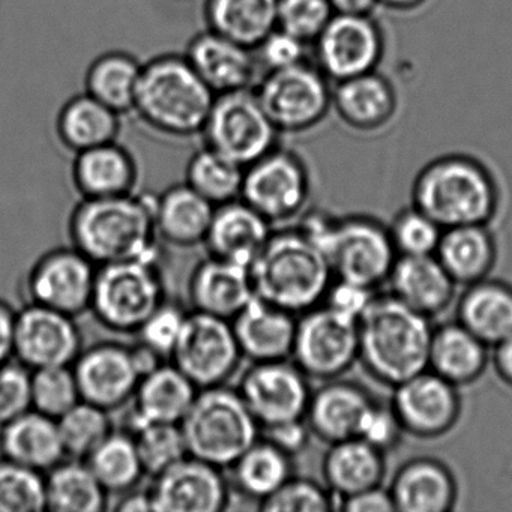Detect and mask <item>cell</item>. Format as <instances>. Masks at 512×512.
I'll return each instance as SVG.
<instances>
[{
    "instance_id": "cell-1",
    "label": "cell",
    "mask_w": 512,
    "mask_h": 512,
    "mask_svg": "<svg viewBox=\"0 0 512 512\" xmlns=\"http://www.w3.org/2000/svg\"><path fill=\"white\" fill-rule=\"evenodd\" d=\"M430 320L391 293H376L358 320V362L376 382L389 388L428 370Z\"/></svg>"
},
{
    "instance_id": "cell-2",
    "label": "cell",
    "mask_w": 512,
    "mask_h": 512,
    "mask_svg": "<svg viewBox=\"0 0 512 512\" xmlns=\"http://www.w3.org/2000/svg\"><path fill=\"white\" fill-rule=\"evenodd\" d=\"M502 194L491 170L478 158L446 154L425 164L412 185V205L443 230L488 226L499 214Z\"/></svg>"
},
{
    "instance_id": "cell-3",
    "label": "cell",
    "mask_w": 512,
    "mask_h": 512,
    "mask_svg": "<svg viewBox=\"0 0 512 512\" xmlns=\"http://www.w3.org/2000/svg\"><path fill=\"white\" fill-rule=\"evenodd\" d=\"M248 269L254 296L295 316L322 305L335 278L325 254L296 227L272 232Z\"/></svg>"
},
{
    "instance_id": "cell-4",
    "label": "cell",
    "mask_w": 512,
    "mask_h": 512,
    "mask_svg": "<svg viewBox=\"0 0 512 512\" xmlns=\"http://www.w3.org/2000/svg\"><path fill=\"white\" fill-rule=\"evenodd\" d=\"M215 97L184 53H164L143 64L133 113L160 136L193 139L200 137Z\"/></svg>"
},
{
    "instance_id": "cell-5",
    "label": "cell",
    "mask_w": 512,
    "mask_h": 512,
    "mask_svg": "<svg viewBox=\"0 0 512 512\" xmlns=\"http://www.w3.org/2000/svg\"><path fill=\"white\" fill-rule=\"evenodd\" d=\"M155 197L82 199L68 221L73 247L97 266L157 253Z\"/></svg>"
},
{
    "instance_id": "cell-6",
    "label": "cell",
    "mask_w": 512,
    "mask_h": 512,
    "mask_svg": "<svg viewBox=\"0 0 512 512\" xmlns=\"http://www.w3.org/2000/svg\"><path fill=\"white\" fill-rule=\"evenodd\" d=\"M179 425L188 455L220 469H230L260 439L259 422L238 389L226 385L199 389Z\"/></svg>"
},
{
    "instance_id": "cell-7",
    "label": "cell",
    "mask_w": 512,
    "mask_h": 512,
    "mask_svg": "<svg viewBox=\"0 0 512 512\" xmlns=\"http://www.w3.org/2000/svg\"><path fill=\"white\" fill-rule=\"evenodd\" d=\"M166 299L158 254L98 266L91 313L115 334H137Z\"/></svg>"
},
{
    "instance_id": "cell-8",
    "label": "cell",
    "mask_w": 512,
    "mask_h": 512,
    "mask_svg": "<svg viewBox=\"0 0 512 512\" xmlns=\"http://www.w3.org/2000/svg\"><path fill=\"white\" fill-rule=\"evenodd\" d=\"M280 136L253 88L217 95L200 133L202 145L244 169L277 148Z\"/></svg>"
},
{
    "instance_id": "cell-9",
    "label": "cell",
    "mask_w": 512,
    "mask_h": 512,
    "mask_svg": "<svg viewBox=\"0 0 512 512\" xmlns=\"http://www.w3.org/2000/svg\"><path fill=\"white\" fill-rule=\"evenodd\" d=\"M253 89L280 134L307 133L332 109L331 82L308 61L266 71Z\"/></svg>"
},
{
    "instance_id": "cell-10",
    "label": "cell",
    "mask_w": 512,
    "mask_h": 512,
    "mask_svg": "<svg viewBox=\"0 0 512 512\" xmlns=\"http://www.w3.org/2000/svg\"><path fill=\"white\" fill-rule=\"evenodd\" d=\"M310 197L307 163L281 143L245 167L241 199L272 226L298 220L307 211Z\"/></svg>"
},
{
    "instance_id": "cell-11",
    "label": "cell",
    "mask_w": 512,
    "mask_h": 512,
    "mask_svg": "<svg viewBox=\"0 0 512 512\" xmlns=\"http://www.w3.org/2000/svg\"><path fill=\"white\" fill-rule=\"evenodd\" d=\"M323 254L335 278L373 290L386 284L398 257L388 226L370 215L338 217Z\"/></svg>"
},
{
    "instance_id": "cell-12",
    "label": "cell",
    "mask_w": 512,
    "mask_h": 512,
    "mask_svg": "<svg viewBox=\"0 0 512 512\" xmlns=\"http://www.w3.org/2000/svg\"><path fill=\"white\" fill-rule=\"evenodd\" d=\"M359 358L358 322L326 305L298 316L292 359L308 379H340Z\"/></svg>"
},
{
    "instance_id": "cell-13",
    "label": "cell",
    "mask_w": 512,
    "mask_h": 512,
    "mask_svg": "<svg viewBox=\"0 0 512 512\" xmlns=\"http://www.w3.org/2000/svg\"><path fill=\"white\" fill-rule=\"evenodd\" d=\"M232 322L209 314L188 313L170 362L197 389L223 386L242 361Z\"/></svg>"
},
{
    "instance_id": "cell-14",
    "label": "cell",
    "mask_w": 512,
    "mask_h": 512,
    "mask_svg": "<svg viewBox=\"0 0 512 512\" xmlns=\"http://www.w3.org/2000/svg\"><path fill=\"white\" fill-rule=\"evenodd\" d=\"M314 64L337 83L376 71L385 53V35L373 16L334 14L313 44Z\"/></svg>"
},
{
    "instance_id": "cell-15",
    "label": "cell",
    "mask_w": 512,
    "mask_h": 512,
    "mask_svg": "<svg viewBox=\"0 0 512 512\" xmlns=\"http://www.w3.org/2000/svg\"><path fill=\"white\" fill-rule=\"evenodd\" d=\"M238 392L259 422L260 430L305 419L311 398L310 379L295 362H257L245 371Z\"/></svg>"
},
{
    "instance_id": "cell-16",
    "label": "cell",
    "mask_w": 512,
    "mask_h": 512,
    "mask_svg": "<svg viewBox=\"0 0 512 512\" xmlns=\"http://www.w3.org/2000/svg\"><path fill=\"white\" fill-rule=\"evenodd\" d=\"M97 271L98 266L74 247L49 251L29 271V304L82 316L91 310Z\"/></svg>"
},
{
    "instance_id": "cell-17",
    "label": "cell",
    "mask_w": 512,
    "mask_h": 512,
    "mask_svg": "<svg viewBox=\"0 0 512 512\" xmlns=\"http://www.w3.org/2000/svg\"><path fill=\"white\" fill-rule=\"evenodd\" d=\"M391 406L404 433L419 439L445 436L461 418L458 386L431 370L422 371L394 386Z\"/></svg>"
},
{
    "instance_id": "cell-18",
    "label": "cell",
    "mask_w": 512,
    "mask_h": 512,
    "mask_svg": "<svg viewBox=\"0 0 512 512\" xmlns=\"http://www.w3.org/2000/svg\"><path fill=\"white\" fill-rule=\"evenodd\" d=\"M82 352L76 317L37 304L16 313L14 356L29 370L70 367Z\"/></svg>"
},
{
    "instance_id": "cell-19",
    "label": "cell",
    "mask_w": 512,
    "mask_h": 512,
    "mask_svg": "<svg viewBox=\"0 0 512 512\" xmlns=\"http://www.w3.org/2000/svg\"><path fill=\"white\" fill-rule=\"evenodd\" d=\"M71 367L82 400L107 412L131 403L142 379L131 347L119 343H100L82 350Z\"/></svg>"
},
{
    "instance_id": "cell-20",
    "label": "cell",
    "mask_w": 512,
    "mask_h": 512,
    "mask_svg": "<svg viewBox=\"0 0 512 512\" xmlns=\"http://www.w3.org/2000/svg\"><path fill=\"white\" fill-rule=\"evenodd\" d=\"M220 467L188 455L149 490L154 512H221L230 502V482Z\"/></svg>"
},
{
    "instance_id": "cell-21",
    "label": "cell",
    "mask_w": 512,
    "mask_h": 512,
    "mask_svg": "<svg viewBox=\"0 0 512 512\" xmlns=\"http://www.w3.org/2000/svg\"><path fill=\"white\" fill-rule=\"evenodd\" d=\"M184 56L215 95L254 88L259 80L254 50L209 29L188 41Z\"/></svg>"
},
{
    "instance_id": "cell-22",
    "label": "cell",
    "mask_w": 512,
    "mask_h": 512,
    "mask_svg": "<svg viewBox=\"0 0 512 512\" xmlns=\"http://www.w3.org/2000/svg\"><path fill=\"white\" fill-rule=\"evenodd\" d=\"M254 298L250 269L214 256L196 266L188 283L193 311L230 322Z\"/></svg>"
},
{
    "instance_id": "cell-23",
    "label": "cell",
    "mask_w": 512,
    "mask_h": 512,
    "mask_svg": "<svg viewBox=\"0 0 512 512\" xmlns=\"http://www.w3.org/2000/svg\"><path fill=\"white\" fill-rule=\"evenodd\" d=\"M386 284L398 301L428 319L445 313L457 295V283L431 256H398Z\"/></svg>"
},
{
    "instance_id": "cell-24",
    "label": "cell",
    "mask_w": 512,
    "mask_h": 512,
    "mask_svg": "<svg viewBox=\"0 0 512 512\" xmlns=\"http://www.w3.org/2000/svg\"><path fill=\"white\" fill-rule=\"evenodd\" d=\"M388 490L397 512H449L458 500L457 478L433 457H416L401 464Z\"/></svg>"
},
{
    "instance_id": "cell-25",
    "label": "cell",
    "mask_w": 512,
    "mask_h": 512,
    "mask_svg": "<svg viewBox=\"0 0 512 512\" xmlns=\"http://www.w3.org/2000/svg\"><path fill=\"white\" fill-rule=\"evenodd\" d=\"M374 398L367 389L347 380L323 382L311 392L305 422L311 434L332 445L358 436L359 425Z\"/></svg>"
},
{
    "instance_id": "cell-26",
    "label": "cell",
    "mask_w": 512,
    "mask_h": 512,
    "mask_svg": "<svg viewBox=\"0 0 512 512\" xmlns=\"http://www.w3.org/2000/svg\"><path fill=\"white\" fill-rule=\"evenodd\" d=\"M332 110L352 130L374 133L391 124L397 115V91L391 80L371 71L334 83Z\"/></svg>"
},
{
    "instance_id": "cell-27",
    "label": "cell",
    "mask_w": 512,
    "mask_h": 512,
    "mask_svg": "<svg viewBox=\"0 0 512 512\" xmlns=\"http://www.w3.org/2000/svg\"><path fill=\"white\" fill-rule=\"evenodd\" d=\"M296 323L295 314L254 298L232 320L242 358L251 364L290 359Z\"/></svg>"
},
{
    "instance_id": "cell-28",
    "label": "cell",
    "mask_w": 512,
    "mask_h": 512,
    "mask_svg": "<svg viewBox=\"0 0 512 512\" xmlns=\"http://www.w3.org/2000/svg\"><path fill=\"white\" fill-rule=\"evenodd\" d=\"M74 188L82 199H110L136 193L139 166L118 140L74 154Z\"/></svg>"
},
{
    "instance_id": "cell-29",
    "label": "cell",
    "mask_w": 512,
    "mask_h": 512,
    "mask_svg": "<svg viewBox=\"0 0 512 512\" xmlns=\"http://www.w3.org/2000/svg\"><path fill=\"white\" fill-rule=\"evenodd\" d=\"M272 232L269 221L238 199L215 208L205 245L211 256L250 268Z\"/></svg>"
},
{
    "instance_id": "cell-30",
    "label": "cell",
    "mask_w": 512,
    "mask_h": 512,
    "mask_svg": "<svg viewBox=\"0 0 512 512\" xmlns=\"http://www.w3.org/2000/svg\"><path fill=\"white\" fill-rule=\"evenodd\" d=\"M215 206L188 184H176L155 197L157 239L170 247L191 250L205 245Z\"/></svg>"
},
{
    "instance_id": "cell-31",
    "label": "cell",
    "mask_w": 512,
    "mask_h": 512,
    "mask_svg": "<svg viewBox=\"0 0 512 512\" xmlns=\"http://www.w3.org/2000/svg\"><path fill=\"white\" fill-rule=\"evenodd\" d=\"M0 454L40 473L67 458L58 421L34 409L0 427Z\"/></svg>"
},
{
    "instance_id": "cell-32",
    "label": "cell",
    "mask_w": 512,
    "mask_h": 512,
    "mask_svg": "<svg viewBox=\"0 0 512 512\" xmlns=\"http://www.w3.org/2000/svg\"><path fill=\"white\" fill-rule=\"evenodd\" d=\"M199 389L175 365L161 364L140 379L133 397L131 428L149 422L181 424Z\"/></svg>"
},
{
    "instance_id": "cell-33",
    "label": "cell",
    "mask_w": 512,
    "mask_h": 512,
    "mask_svg": "<svg viewBox=\"0 0 512 512\" xmlns=\"http://www.w3.org/2000/svg\"><path fill=\"white\" fill-rule=\"evenodd\" d=\"M322 475L325 487L335 499H344L359 491L383 484L386 476V454L359 437L329 445L323 457Z\"/></svg>"
},
{
    "instance_id": "cell-34",
    "label": "cell",
    "mask_w": 512,
    "mask_h": 512,
    "mask_svg": "<svg viewBox=\"0 0 512 512\" xmlns=\"http://www.w3.org/2000/svg\"><path fill=\"white\" fill-rule=\"evenodd\" d=\"M490 347L461 323H443L433 328L428 370L439 374L452 385L467 386L481 379L487 370Z\"/></svg>"
},
{
    "instance_id": "cell-35",
    "label": "cell",
    "mask_w": 512,
    "mask_h": 512,
    "mask_svg": "<svg viewBox=\"0 0 512 512\" xmlns=\"http://www.w3.org/2000/svg\"><path fill=\"white\" fill-rule=\"evenodd\" d=\"M457 322L494 347L512 334V286L484 278L469 284L457 301Z\"/></svg>"
},
{
    "instance_id": "cell-36",
    "label": "cell",
    "mask_w": 512,
    "mask_h": 512,
    "mask_svg": "<svg viewBox=\"0 0 512 512\" xmlns=\"http://www.w3.org/2000/svg\"><path fill=\"white\" fill-rule=\"evenodd\" d=\"M56 136L73 154L118 140L121 115L88 92L65 101L56 116Z\"/></svg>"
},
{
    "instance_id": "cell-37",
    "label": "cell",
    "mask_w": 512,
    "mask_h": 512,
    "mask_svg": "<svg viewBox=\"0 0 512 512\" xmlns=\"http://www.w3.org/2000/svg\"><path fill=\"white\" fill-rule=\"evenodd\" d=\"M434 256L457 286L484 280L497 262V244L488 226L445 229Z\"/></svg>"
},
{
    "instance_id": "cell-38",
    "label": "cell",
    "mask_w": 512,
    "mask_h": 512,
    "mask_svg": "<svg viewBox=\"0 0 512 512\" xmlns=\"http://www.w3.org/2000/svg\"><path fill=\"white\" fill-rule=\"evenodd\" d=\"M206 29L248 49L277 28V0H203Z\"/></svg>"
},
{
    "instance_id": "cell-39",
    "label": "cell",
    "mask_w": 512,
    "mask_h": 512,
    "mask_svg": "<svg viewBox=\"0 0 512 512\" xmlns=\"http://www.w3.org/2000/svg\"><path fill=\"white\" fill-rule=\"evenodd\" d=\"M143 62L122 50L101 53L89 64L85 92L124 116L133 113Z\"/></svg>"
},
{
    "instance_id": "cell-40",
    "label": "cell",
    "mask_w": 512,
    "mask_h": 512,
    "mask_svg": "<svg viewBox=\"0 0 512 512\" xmlns=\"http://www.w3.org/2000/svg\"><path fill=\"white\" fill-rule=\"evenodd\" d=\"M230 470L233 488L260 505L292 478L293 458L260 437Z\"/></svg>"
},
{
    "instance_id": "cell-41",
    "label": "cell",
    "mask_w": 512,
    "mask_h": 512,
    "mask_svg": "<svg viewBox=\"0 0 512 512\" xmlns=\"http://www.w3.org/2000/svg\"><path fill=\"white\" fill-rule=\"evenodd\" d=\"M46 511L103 512L109 493L83 460L65 458L47 472Z\"/></svg>"
},
{
    "instance_id": "cell-42",
    "label": "cell",
    "mask_w": 512,
    "mask_h": 512,
    "mask_svg": "<svg viewBox=\"0 0 512 512\" xmlns=\"http://www.w3.org/2000/svg\"><path fill=\"white\" fill-rule=\"evenodd\" d=\"M85 463L109 496L136 490L145 476L136 440L133 434L124 431H112L91 452Z\"/></svg>"
},
{
    "instance_id": "cell-43",
    "label": "cell",
    "mask_w": 512,
    "mask_h": 512,
    "mask_svg": "<svg viewBox=\"0 0 512 512\" xmlns=\"http://www.w3.org/2000/svg\"><path fill=\"white\" fill-rule=\"evenodd\" d=\"M244 172V167L202 145L188 160L185 184L217 208L241 199Z\"/></svg>"
},
{
    "instance_id": "cell-44",
    "label": "cell",
    "mask_w": 512,
    "mask_h": 512,
    "mask_svg": "<svg viewBox=\"0 0 512 512\" xmlns=\"http://www.w3.org/2000/svg\"><path fill=\"white\" fill-rule=\"evenodd\" d=\"M65 457L83 460L112 433L110 412L80 400L58 419Z\"/></svg>"
},
{
    "instance_id": "cell-45",
    "label": "cell",
    "mask_w": 512,
    "mask_h": 512,
    "mask_svg": "<svg viewBox=\"0 0 512 512\" xmlns=\"http://www.w3.org/2000/svg\"><path fill=\"white\" fill-rule=\"evenodd\" d=\"M136 440L145 475L152 478L188 457L187 443L179 424L149 422L130 431Z\"/></svg>"
},
{
    "instance_id": "cell-46",
    "label": "cell",
    "mask_w": 512,
    "mask_h": 512,
    "mask_svg": "<svg viewBox=\"0 0 512 512\" xmlns=\"http://www.w3.org/2000/svg\"><path fill=\"white\" fill-rule=\"evenodd\" d=\"M46 511V478L37 470L0 460V512Z\"/></svg>"
},
{
    "instance_id": "cell-47",
    "label": "cell",
    "mask_w": 512,
    "mask_h": 512,
    "mask_svg": "<svg viewBox=\"0 0 512 512\" xmlns=\"http://www.w3.org/2000/svg\"><path fill=\"white\" fill-rule=\"evenodd\" d=\"M32 409L58 421L80 397L73 367H49L32 371Z\"/></svg>"
},
{
    "instance_id": "cell-48",
    "label": "cell",
    "mask_w": 512,
    "mask_h": 512,
    "mask_svg": "<svg viewBox=\"0 0 512 512\" xmlns=\"http://www.w3.org/2000/svg\"><path fill=\"white\" fill-rule=\"evenodd\" d=\"M398 256H431L436 254L443 229L415 206L403 209L388 226Z\"/></svg>"
},
{
    "instance_id": "cell-49",
    "label": "cell",
    "mask_w": 512,
    "mask_h": 512,
    "mask_svg": "<svg viewBox=\"0 0 512 512\" xmlns=\"http://www.w3.org/2000/svg\"><path fill=\"white\" fill-rule=\"evenodd\" d=\"M263 512L337 511V499L313 479L292 476L283 487L259 505Z\"/></svg>"
},
{
    "instance_id": "cell-50",
    "label": "cell",
    "mask_w": 512,
    "mask_h": 512,
    "mask_svg": "<svg viewBox=\"0 0 512 512\" xmlns=\"http://www.w3.org/2000/svg\"><path fill=\"white\" fill-rule=\"evenodd\" d=\"M329 0H277V28L311 46L334 16Z\"/></svg>"
},
{
    "instance_id": "cell-51",
    "label": "cell",
    "mask_w": 512,
    "mask_h": 512,
    "mask_svg": "<svg viewBox=\"0 0 512 512\" xmlns=\"http://www.w3.org/2000/svg\"><path fill=\"white\" fill-rule=\"evenodd\" d=\"M187 316V311L181 305L164 301L137 331L139 343L154 350L161 358L170 359L181 337Z\"/></svg>"
},
{
    "instance_id": "cell-52",
    "label": "cell",
    "mask_w": 512,
    "mask_h": 512,
    "mask_svg": "<svg viewBox=\"0 0 512 512\" xmlns=\"http://www.w3.org/2000/svg\"><path fill=\"white\" fill-rule=\"evenodd\" d=\"M32 371L20 362L0 365V427L32 410Z\"/></svg>"
},
{
    "instance_id": "cell-53",
    "label": "cell",
    "mask_w": 512,
    "mask_h": 512,
    "mask_svg": "<svg viewBox=\"0 0 512 512\" xmlns=\"http://www.w3.org/2000/svg\"><path fill=\"white\" fill-rule=\"evenodd\" d=\"M404 434L406 433L391 404L377 403L374 400L362 418L356 437L379 449L383 454H388L400 445Z\"/></svg>"
},
{
    "instance_id": "cell-54",
    "label": "cell",
    "mask_w": 512,
    "mask_h": 512,
    "mask_svg": "<svg viewBox=\"0 0 512 512\" xmlns=\"http://www.w3.org/2000/svg\"><path fill=\"white\" fill-rule=\"evenodd\" d=\"M308 44L290 35L283 29L275 28L269 32L259 46L254 49L259 67L263 71L283 70L307 61Z\"/></svg>"
},
{
    "instance_id": "cell-55",
    "label": "cell",
    "mask_w": 512,
    "mask_h": 512,
    "mask_svg": "<svg viewBox=\"0 0 512 512\" xmlns=\"http://www.w3.org/2000/svg\"><path fill=\"white\" fill-rule=\"evenodd\" d=\"M376 293V290L362 286V284L334 278L328 292H326L323 305L337 311L341 316L349 317V319L358 322L367 310L368 305L373 301Z\"/></svg>"
},
{
    "instance_id": "cell-56",
    "label": "cell",
    "mask_w": 512,
    "mask_h": 512,
    "mask_svg": "<svg viewBox=\"0 0 512 512\" xmlns=\"http://www.w3.org/2000/svg\"><path fill=\"white\" fill-rule=\"evenodd\" d=\"M311 436L313 434H311L305 419L283 422V424L272 425V427L260 430V437L268 440L269 443L277 446L284 454L292 458L307 449Z\"/></svg>"
},
{
    "instance_id": "cell-57",
    "label": "cell",
    "mask_w": 512,
    "mask_h": 512,
    "mask_svg": "<svg viewBox=\"0 0 512 512\" xmlns=\"http://www.w3.org/2000/svg\"><path fill=\"white\" fill-rule=\"evenodd\" d=\"M337 509L344 512H397L391 493L383 485L338 500Z\"/></svg>"
},
{
    "instance_id": "cell-58",
    "label": "cell",
    "mask_w": 512,
    "mask_h": 512,
    "mask_svg": "<svg viewBox=\"0 0 512 512\" xmlns=\"http://www.w3.org/2000/svg\"><path fill=\"white\" fill-rule=\"evenodd\" d=\"M14 325L16 311L7 302L0 301V365L14 356Z\"/></svg>"
},
{
    "instance_id": "cell-59",
    "label": "cell",
    "mask_w": 512,
    "mask_h": 512,
    "mask_svg": "<svg viewBox=\"0 0 512 512\" xmlns=\"http://www.w3.org/2000/svg\"><path fill=\"white\" fill-rule=\"evenodd\" d=\"M491 364L497 377L512 388V334L493 347Z\"/></svg>"
},
{
    "instance_id": "cell-60",
    "label": "cell",
    "mask_w": 512,
    "mask_h": 512,
    "mask_svg": "<svg viewBox=\"0 0 512 512\" xmlns=\"http://www.w3.org/2000/svg\"><path fill=\"white\" fill-rule=\"evenodd\" d=\"M335 14L344 16H371L379 7L377 0H329Z\"/></svg>"
},
{
    "instance_id": "cell-61",
    "label": "cell",
    "mask_w": 512,
    "mask_h": 512,
    "mask_svg": "<svg viewBox=\"0 0 512 512\" xmlns=\"http://www.w3.org/2000/svg\"><path fill=\"white\" fill-rule=\"evenodd\" d=\"M116 511L136 512V511H152L151 496L149 491H128L124 494V499L116 506Z\"/></svg>"
},
{
    "instance_id": "cell-62",
    "label": "cell",
    "mask_w": 512,
    "mask_h": 512,
    "mask_svg": "<svg viewBox=\"0 0 512 512\" xmlns=\"http://www.w3.org/2000/svg\"><path fill=\"white\" fill-rule=\"evenodd\" d=\"M380 7L386 10L397 11V13H410L424 7L428 0H377Z\"/></svg>"
}]
</instances>
